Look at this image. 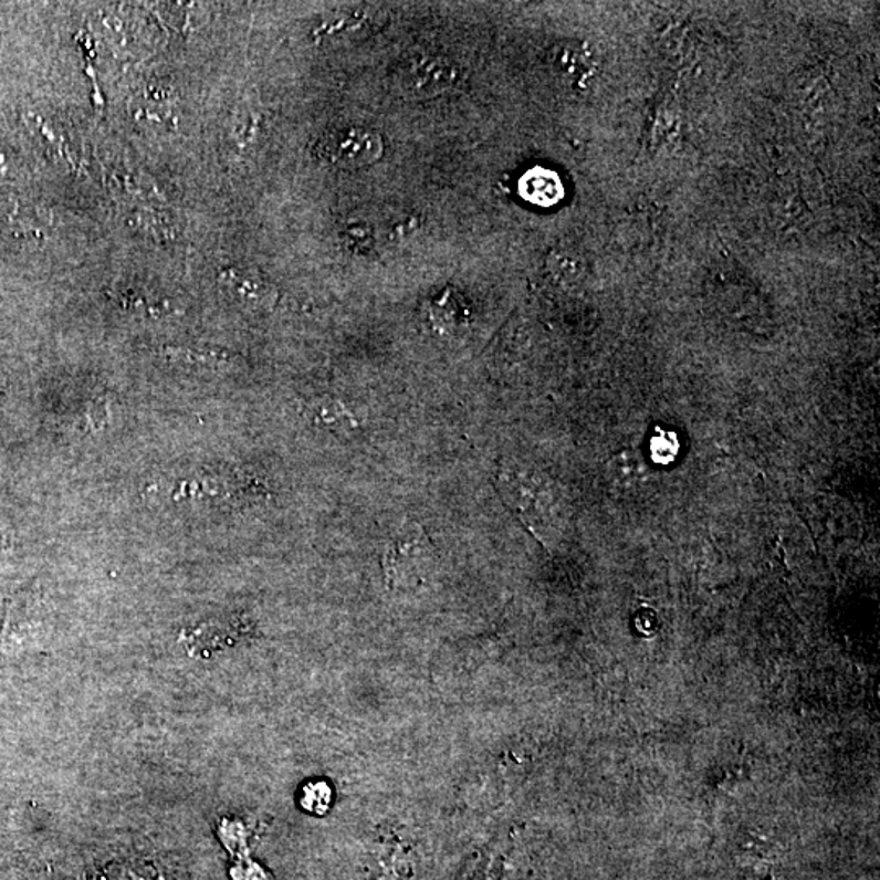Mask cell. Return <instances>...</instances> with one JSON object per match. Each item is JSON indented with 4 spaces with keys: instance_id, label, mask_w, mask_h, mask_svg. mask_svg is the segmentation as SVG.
Masks as SVG:
<instances>
[{
    "instance_id": "obj_1",
    "label": "cell",
    "mask_w": 880,
    "mask_h": 880,
    "mask_svg": "<svg viewBox=\"0 0 880 880\" xmlns=\"http://www.w3.org/2000/svg\"><path fill=\"white\" fill-rule=\"evenodd\" d=\"M434 563V546L425 528L409 522L385 546L384 569L391 587L412 586L428 576Z\"/></svg>"
},
{
    "instance_id": "obj_2",
    "label": "cell",
    "mask_w": 880,
    "mask_h": 880,
    "mask_svg": "<svg viewBox=\"0 0 880 880\" xmlns=\"http://www.w3.org/2000/svg\"><path fill=\"white\" fill-rule=\"evenodd\" d=\"M384 139L366 126H345L329 130L318 140L316 153L322 160L342 170L370 167L384 156Z\"/></svg>"
},
{
    "instance_id": "obj_3",
    "label": "cell",
    "mask_w": 880,
    "mask_h": 880,
    "mask_svg": "<svg viewBox=\"0 0 880 880\" xmlns=\"http://www.w3.org/2000/svg\"><path fill=\"white\" fill-rule=\"evenodd\" d=\"M462 69L450 57L439 54H412L398 65L395 82L400 91L411 98H434L452 91L460 78Z\"/></svg>"
},
{
    "instance_id": "obj_4",
    "label": "cell",
    "mask_w": 880,
    "mask_h": 880,
    "mask_svg": "<svg viewBox=\"0 0 880 880\" xmlns=\"http://www.w3.org/2000/svg\"><path fill=\"white\" fill-rule=\"evenodd\" d=\"M387 22V13L377 6L357 3L335 10L323 22L318 30L319 36L326 40L343 41V43H357L369 38Z\"/></svg>"
},
{
    "instance_id": "obj_5",
    "label": "cell",
    "mask_w": 880,
    "mask_h": 880,
    "mask_svg": "<svg viewBox=\"0 0 880 880\" xmlns=\"http://www.w3.org/2000/svg\"><path fill=\"white\" fill-rule=\"evenodd\" d=\"M220 284L232 301L253 312L273 311L280 298L276 285L249 268H229L220 274Z\"/></svg>"
},
{
    "instance_id": "obj_6",
    "label": "cell",
    "mask_w": 880,
    "mask_h": 880,
    "mask_svg": "<svg viewBox=\"0 0 880 880\" xmlns=\"http://www.w3.org/2000/svg\"><path fill=\"white\" fill-rule=\"evenodd\" d=\"M553 71L570 91H584L596 74V61L584 44L563 43L553 54Z\"/></svg>"
},
{
    "instance_id": "obj_7",
    "label": "cell",
    "mask_w": 880,
    "mask_h": 880,
    "mask_svg": "<svg viewBox=\"0 0 880 880\" xmlns=\"http://www.w3.org/2000/svg\"><path fill=\"white\" fill-rule=\"evenodd\" d=\"M167 356L174 363L202 367V369L227 370L233 366V357L230 354L209 347H171L167 350Z\"/></svg>"
},
{
    "instance_id": "obj_8",
    "label": "cell",
    "mask_w": 880,
    "mask_h": 880,
    "mask_svg": "<svg viewBox=\"0 0 880 880\" xmlns=\"http://www.w3.org/2000/svg\"><path fill=\"white\" fill-rule=\"evenodd\" d=\"M315 422L333 431H353L359 426L353 412L338 398H319L311 408Z\"/></svg>"
},
{
    "instance_id": "obj_9",
    "label": "cell",
    "mask_w": 880,
    "mask_h": 880,
    "mask_svg": "<svg viewBox=\"0 0 880 880\" xmlns=\"http://www.w3.org/2000/svg\"><path fill=\"white\" fill-rule=\"evenodd\" d=\"M548 271L553 280L559 284H576L584 276L586 263L579 253L573 250H555L548 256Z\"/></svg>"
}]
</instances>
